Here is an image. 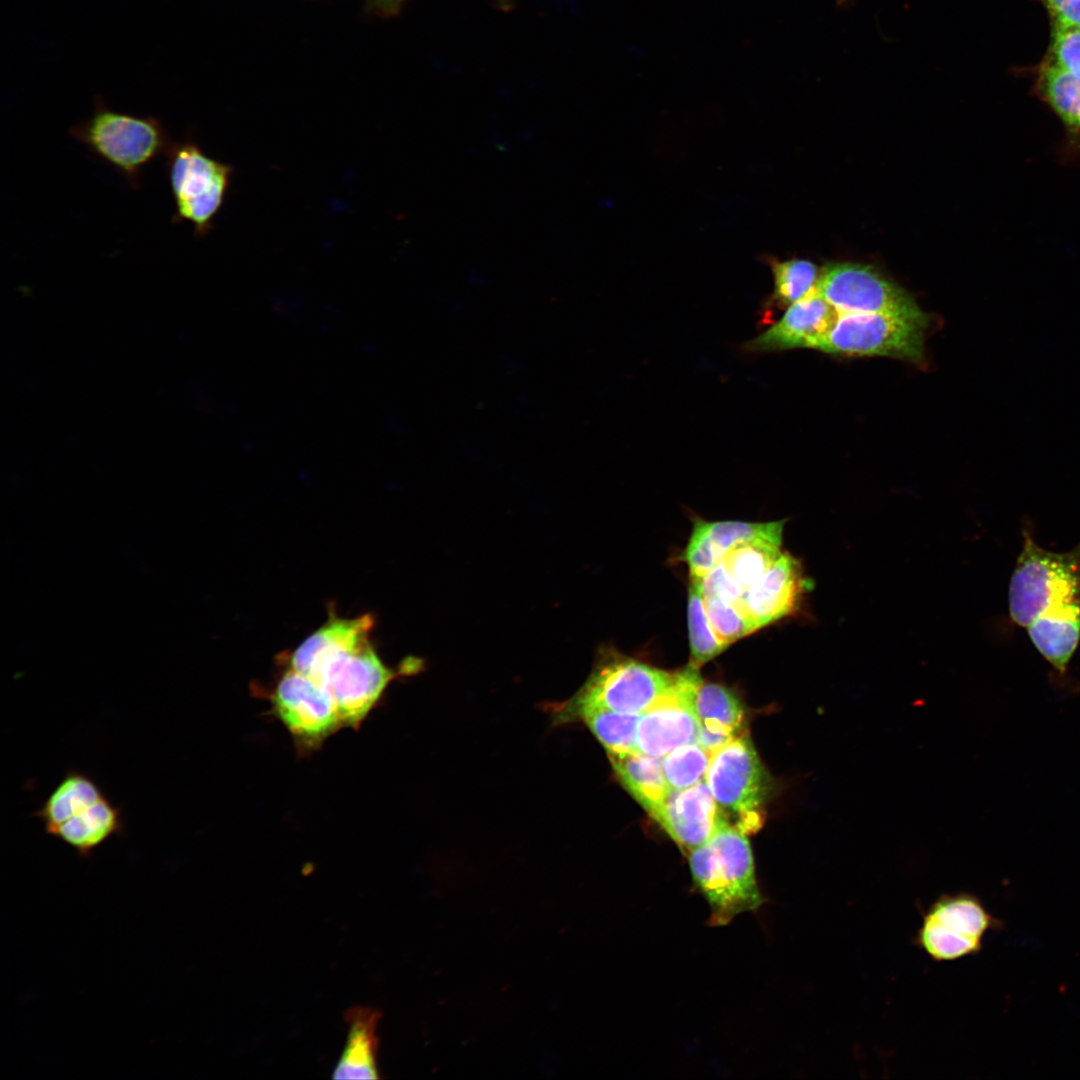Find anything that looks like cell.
Listing matches in <instances>:
<instances>
[{"label": "cell", "mask_w": 1080, "mask_h": 1080, "mask_svg": "<svg viewBox=\"0 0 1080 1080\" xmlns=\"http://www.w3.org/2000/svg\"><path fill=\"white\" fill-rule=\"evenodd\" d=\"M405 0H366L368 10L381 16L399 13Z\"/></svg>", "instance_id": "1f68e13d"}, {"label": "cell", "mask_w": 1080, "mask_h": 1080, "mask_svg": "<svg viewBox=\"0 0 1080 1080\" xmlns=\"http://www.w3.org/2000/svg\"><path fill=\"white\" fill-rule=\"evenodd\" d=\"M998 924L976 896L944 895L924 914L916 943L933 960H957L979 952L986 932Z\"/></svg>", "instance_id": "9c48e42d"}, {"label": "cell", "mask_w": 1080, "mask_h": 1080, "mask_svg": "<svg viewBox=\"0 0 1080 1080\" xmlns=\"http://www.w3.org/2000/svg\"><path fill=\"white\" fill-rule=\"evenodd\" d=\"M375 626L366 613L343 618L330 609L327 621L294 650L281 655L288 666L312 679L332 697L344 727L358 728L401 672L381 660L371 641Z\"/></svg>", "instance_id": "6da1fadb"}, {"label": "cell", "mask_w": 1080, "mask_h": 1080, "mask_svg": "<svg viewBox=\"0 0 1080 1080\" xmlns=\"http://www.w3.org/2000/svg\"><path fill=\"white\" fill-rule=\"evenodd\" d=\"M816 288L839 313H883L928 320L905 290L871 266L827 265L820 272Z\"/></svg>", "instance_id": "30bf717a"}, {"label": "cell", "mask_w": 1080, "mask_h": 1080, "mask_svg": "<svg viewBox=\"0 0 1080 1080\" xmlns=\"http://www.w3.org/2000/svg\"><path fill=\"white\" fill-rule=\"evenodd\" d=\"M1046 9L1051 27L1080 26V0H1038Z\"/></svg>", "instance_id": "4dcf8cb0"}, {"label": "cell", "mask_w": 1080, "mask_h": 1080, "mask_svg": "<svg viewBox=\"0 0 1080 1080\" xmlns=\"http://www.w3.org/2000/svg\"><path fill=\"white\" fill-rule=\"evenodd\" d=\"M500 368L509 375L518 373L523 367L521 362L513 355L503 354L498 358Z\"/></svg>", "instance_id": "d6a6232c"}, {"label": "cell", "mask_w": 1080, "mask_h": 1080, "mask_svg": "<svg viewBox=\"0 0 1080 1080\" xmlns=\"http://www.w3.org/2000/svg\"><path fill=\"white\" fill-rule=\"evenodd\" d=\"M705 781L729 824L746 835L760 828L769 780L747 735L712 754Z\"/></svg>", "instance_id": "52a82bcc"}, {"label": "cell", "mask_w": 1080, "mask_h": 1080, "mask_svg": "<svg viewBox=\"0 0 1080 1080\" xmlns=\"http://www.w3.org/2000/svg\"><path fill=\"white\" fill-rule=\"evenodd\" d=\"M1033 88L1062 122L1065 151L1080 157V79L1042 62L1036 71Z\"/></svg>", "instance_id": "ffe728a7"}, {"label": "cell", "mask_w": 1080, "mask_h": 1080, "mask_svg": "<svg viewBox=\"0 0 1080 1080\" xmlns=\"http://www.w3.org/2000/svg\"><path fill=\"white\" fill-rule=\"evenodd\" d=\"M674 673L607 651L580 690L553 707L555 724L569 723L580 709L604 708L618 713L643 714L663 695Z\"/></svg>", "instance_id": "5b68a950"}, {"label": "cell", "mask_w": 1080, "mask_h": 1080, "mask_svg": "<svg viewBox=\"0 0 1080 1080\" xmlns=\"http://www.w3.org/2000/svg\"><path fill=\"white\" fill-rule=\"evenodd\" d=\"M694 705L699 722L697 742L711 755L743 734L742 704L726 687L702 682Z\"/></svg>", "instance_id": "e0dca14e"}, {"label": "cell", "mask_w": 1080, "mask_h": 1080, "mask_svg": "<svg viewBox=\"0 0 1080 1080\" xmlns=\"http://www.w3.org/2000/svg\"><path fill=\"white\" fill-rule=\"evenodd\" d=\"M164 158L175 206L171 222H188L195 237L204 238L224 204L234 168L206 154L192 133L173 141Z\"/></svg>", "instance_id": "8992f818"}, {"label": "cell", "mask_w": 1080, "mask_h": 1080, "mask_svg": "<svg viewBox=\"0 0 1080 1080\" xmlns=\"http://www.w3.org/2000/svg\"><path fill=\"white\" fill-rule=\"evenodd\" d=\"M106 796L88 774L68 770L41 807L34 812L48 835L54 828Z\"/></svg>", "instance_id": "7402d4cb"}, {"label": "cell", "mask_w": 1080, "mask_h": 1080, "mask_svg": "<svg viewBox=\"0 0 1080 1080\" xmlns=\"http://www.w3.org/2000/svg\"><path fill=\"white\" fill-rule=\"evenodd\" d=\"M784 521L741 522L697 519L684 552L691 577L702 578L740 543L766 539L782 543Z\"/></svg>", "instance_id": "2e32d148"}, {"label": "cell", "mask_w": 1080, "mask_h": 1080, "mask_svg": "<svg viewBox=\"0 0 1080 1080\" xmlns=\"http://www.w3.org/2000/svg\"><path fill=\"white\" fill-rule=\"evenodd\" d=\"M654 819L688 852L729 823L705 779L685 789H670Z\"/></svg>", "instance_id": "4fadbf2b"}, {"label": "cell", "mask_w": 1080, "mask_h": 1080, "mask_svg": "<svg viewBox=\"0 0 1080 1080\" xmlns=\"http://www.w3.org/2000/svg\"><path fill=\"white\" fill-rule=\"evenodd\" d=\"M689 866L694 886L709 906L710 926L728 925L743 913L758 911L766 901L746 834L729 823L689 852Z\"/></svg>", "instance_id": "3957f363"}, {"label": "cell", "mask_w": 1080, "mask_h": 1080, "mask_svg": "<svg viewBox=\"0 0 1080 1080\" xmlns=\"http://www.w3.org/2000/svg\"><path fill=\"white\" fill-rule=\"evenodd\" d=\"M641 714L618 713L604 708L587 707L569 720L582 721L605 747L607 753L627 754L637 751L636 730Z\"/></svg>", "instance_id": "603a6c76"}, {"label": "cell", "mask_w": 1080, "mask_h": 1080, "mask_svg": "<svg viewBox=\"0 0 1080 1080\" xmlns=\"http://www.w3.org/2000/svg\"><path fill=\"white\" fill-rule=\"evenodd\" d=\"M702 682L699 668L690 663L674 672L667 690L641 714L636 730L638 752L662 758L679 746L698 741L699 722L694 702Z\"/></svg>", "instance_id": "8fae6325"}, {"label": "cell", "mask_w": 1080, "mask_h": 1080, "mask_svg": "<svg viewBox=\"0 0 1080 1080\" xmlns=\"http://www.w3.org/2000/svg\"><path fill=\"white\" fill-rule=\"evenodd\" d=\"M607 754L624 788L654 818L670 790L663 773L661 758L638 751Z\"/></svg>", "instance_id": "44dd1931"}, {"label": "cell", "mask_w": 1080, "mask_h": 1080, "mask_svg": "<svg viewBox=\"0 0 1080 1080\" xmlns=\"http://www.w3.org/2000/svg\"><path fill=\"white\" fill-rule=\"evenodd\" d=\"M928 320L883 313H840L816 350L848 356H888L920 362Z\"/></svg>", "instance_id": "ba28073f"}, {"label": "cell", "mask_w": 1080, "mask_h": 1080, "mask_svg": "<svg viewBox=\"0 0 1080 1080\" xmlns=\"http://www.w3.org/2000/svg\"><path fill=\"white\" fill-rule=\"evenodd\" d=\"M124 828L121 807L104 796L48 835L73 848L79 857L89 858L96 848L112 836L124 832Z\"/></svg>", "instance_id": "d6986e66"}, {"label": "cell", "mask_w": 1080, "mask_h": 1080, "mask_svg": "<svg viewBox=\"0 0 1080 1080\" xmlns=\"http://www.w3.org/2000/svg\"><path fill=\"white\" fill-rule=\"evenodd\" d=\"M705 609L712 629L721 641L731 643L757 629L744 613L739 601L704 598Z\"/></svg>", "instance_id": "83f0119b"}, {"label": "cell", "mask_w": 1080, "mask_h": 1080, "mask_svg": "<svg viewBox=\"0 0 1080 1080\" xmlns=\"http://www.w3.org/2000/svg\"><path fill=\"white\" fill-rule=\"evenodd\" d=\"M380 1014L369 1007H354L345 1014L348 1034L343 1053L333 1071L336 1079H376L377 1026Z\"/></svg>", "instance_id": "ac0fdd59"}, {"label": "cell", "mask_w": 1080, "mask_h": 1080, "mask_svg": "<svg viewBox=\"0 0 1080 1080\" xmlns=\"http://www.w3.org/2000/svg\"><path fill=\"white\" fill-rule=\"evenodd\" d=\"M697 580L701 594L704 598H720L729 601H739L746 592L745 589L728 574L721 563L702 578H697Z\"/></svg>", "instance_id": "f546056e"}, {"label": "cell", "mask_w": 1080, "mask_h": 1080, "mask_svg": "<svg viewBox=\"0 0 1080 1080\" xmlns=\"http://www.w3.org/2000/svg\"><path fill=\"white\" fill-rule=\"evenodd\" d=\"M69 134L133 189L140 188L144 169L164 157L173 143L158 118L118 112L101 101L89 118L69 128Z\"/></svg>", "instance_id": "277c9868"}, {"label": "cell", "mask_w": 1080, "mask_h": 1080, "mask_svg": "<svg viewBox=\"0 0 1080 1080\" xmlns=\"http://www.w3.org/2000/svg\"><path fill=\"white\" fill-rule=\"evenodd\" d=\"M812 587L798 559L783 552L772 567L740 599L746 616L758 630L791 615Z\"/></svg>", "instance_id": "5bb4252c"}, {"label": "cell", "mask_w": 1080, "mask_h": 1080, "mask_svg": "<svg viewBox=\"0 0 1080 1080\" xmlns=\"http://www.w3.org/2000/svg\"><path fill=\"white\" fill-rule=\"evenodd\" d=\"M773 300L778 306H790L813 292L818 283L817 267L808 260L791 259L772 263Z\"/></svg>", "instance_id": "484cf974"}, {"label": "cell", "mask_w": 1080, "mask_h": 1080, "mask_svg": "<svg viewBox=\"0 0 1080 1080\" xmlns=\"http://www.w3.org/2000/svg\"><path fill=\"white\" fill-rule=\"evenodd\" d=\"M839 312L817 288L791 304L783 316L745 344L751 352H771L795 348L817 349L835 325Z\"/></svg>", "instance_id": "9a60e30c"}, {"label": "cell", "mask_w": 1080, "mask_h": 1080, "mask_svg": "<svg viewBox=\"0 0 1080 1080\" xmlns=\"http://www.w3.org/2000/svg\"><path fill=\"white\" fill-rule=\"evenodd\" d=\"M1022 535L1008 590L1012 621L1026 628L1037 619L1080 620V542L1067 552H1052L1026 527Z\"/></svg>", "instance_id": "7a4b0ae2"}, {"label": "cell", "mask_w": 1080, "mask_h": 1080, "mask_svg": "<svg viewBox=\"0 0 1080 1080\" xmlns=\"http://www.w3.org/2000/svg\"><path fill=\"white\" fill-rule=\"evenodd\" d=\"M270 699L288 731L307 747L320 744L344 727L329 693L288 666L278 678Z\"/></svg>", "instance_id": "7c38bea8"}, {"label": "cell", "mask_w": 1080, "mask_h": 1080, "mask_svg": "<svg viewBox=\"0 0 1080 1080\" xmlns=\"http://www.w3.org/2000/svg\"><path fill=\"white\" fill-rule=\"evenodd\" d=\"M1043 62L1080 79V26L1051 27L1050 43Z\"/></svg>", "instance_id": "f1b7e54d"}, {"label": "cell", "mask_w": 1080, "mask_h": 1080, "mask_svg": "<svg viewBox=\"0 0 1080 1080\" xmlns=\"http://www.w3.org/2000/svg\"><path fill=\"white\" fill-rule=\"evenodd\" d=\"M711 756L698 742L679 746L664 755L661 764L669 788L685 789L704 780Z\"/></svg>", "instance_id": "4316f807"}, {"label": "cell", "mask_w": 1080, "mask_h": 1080, "mask_svg": "<svg viewBox=\"0 0 1080 1080\" xmlns=\"http://www.w3.org/2000/svg\"><path fill=\"white\" fill-rule=\"evenodd\" d=\"M782 543L766 539L746 541L733 547L721 564L728 574L747 591L782 555Z\"/></svg>", "instance_id": "cb8c5ba5"}, {"label": "cell", "mask_w": 1080, "mask_h": 1080, "mask_svg": "<svg viewBox=\"0 0 1080 1080\" xmlns=\"http://www.w3.org/2000/svg\"><path fill=\"white\" fill-rule=\"evenodd\" d=\"M854 2L855 0H836L837 6L842 9L850 8L852 5H854Z\"/></svg>", "instance_id": "836d02e7"}, {"label": "cell", "mask_w": 1080, "mask_h": 1080, "mask_svg": "<svg viewBox=\"0 0 1080 1080\" xmlns=\"http://www.w3.org/2000/svg\"><path fill=\"white\" fill-rule=\"evenodd\" d=\"M688 634L690 664L700 667L723 652L729 645L719 639L709 622L698 580L690 576L688 589Z\"/></svg>", "instance_id": "d4e9b609"}]
</instances>
